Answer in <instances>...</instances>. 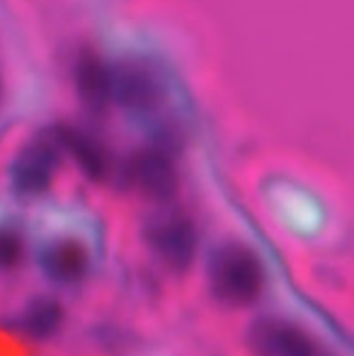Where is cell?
I'll use <instances>...</instances> for the list:
<instances>
[{
    "instance_id": "obj_1",
    "label": "cell",
    "mask_w": 354,
    "mask_h": 356,
    "mask_svg": "<svg viewBox=\"0 0 354 356\" xmlns=\"http://www.w3.org/2000/svg\"><path fill=\"white\" fill-rule=\"evenodd\" d=\"M99 238L81 223H58L47 228L34 243V262L49 284L78 289L99 269Z\"/></svg>"
},
{
    "instance_id": "obj_2",
    "label": "cell",
    "mask_w": 354,
    "mask_h": 356,
    "mask_svg": "<svg viewBox=\"0 0 354 356\" xmlns=\"http://www.w3.org/2000/svg\"><path fill=\"white\" fill-rule=\"evenodd\" d=\"M207 282L211 296L228 308H250L265 296L267 272L255 250L223 240L209 252Z\"/></svg>"
},
{
    "instance_id": "obj_3",
    "label": "cell",
    "mask_w": 354,
    "mask_h": 356,
    "mask_svg": "<svg viewBox=\"0 0 354 356\" xmlns=\"http://www.w3.org/2000/svg\"><path fill=\"white\" fill-rule=\"evenodd\" d=\"M143 238L158 262L170 272L182 274L194 264L199 250V233L189 216L177 211L153 216L143 228Z\"/></svg>"
},
{
    "instance_id": "obj_4",
    "label": "cell",
    "mask_w": 354,
    "mask_h": 356,
    "mask_svg": "<svg viewBox=\"0 0 354 356\" xmlns=\"http://www.w3.org/2000/svg\"><path fill=\"white\" fill-rule=\"evenodd\" d=\"M250 347L255 356H323L316 339L293 320L262 315L250 325Z\"/></svg>"
},
{
    "instance_id": "obj_5",
    "label": "cell",
    "mask_w": 354,
    "mask_h": 356,
    "mask_svg": "<svg viewBox=\"0 0 354 356\" xmlns=\"http://www.w3.org/2000/svg\"><path fill=\"white\" fill-rule=\"evenodd\" d=\"M58 155L49 141H37L19 153L13 165V189L17 197L34 199L51 187Z\"/></svg>"
},
{
    "instance_id": "obj_6",
    "label": "cell",
    "mask_w": 354,
    "mask_h": 356,
    "mask_svg": "<svg viewBox=\"0 0 354 356\" xmlns=\"http://www.w3.org/2000/svg\"><path fill=\"white\" fill-rule=\"evenodd\" d=\"M129 177L146 197L168 202L177 192V170L166 150H143L129 165Z\"/></svg>"
},
{
    "instance_id": "obj_7",
    "label": "cell",
    "mask_w": 354,
    "mask_h": 356,
    "mask_svg": "<svg viewBox=\"0 0 354 356\" xmlns=\"http://www.w3.org/2000/svg\"><path fill=\"white\" fill-rule=\"evenodd\" d=\"M63 325V308L54 298H34L19 313V330L27 337L51 339Z\"/></svg>"
},
{
    "instance_id": "obj_8",
    "label": "cell",
    "mask_w": 354,
    "mask_h": 356,
    "mask_svg": "<svg viewBox=\"0 0 354 356\" xmlns=\"http://www.w3.org/2000/svg\"><path fill=\"white\" fill-rule=\"evenodd\" d=\"M27 240L17 223H0V272H15L24 262Z\"/></svg>"
},
{
    "instance_id": "obj_9",
    "label": "cell",
    "mask_w": 354,
    "mask_h": 356,
    "mask_svg": "<svg viewBox=\"0 0 354 356\" xmlns=\"http://www.w3.org/2000/svg\"><path fill=\"white\" fill-rule=\"evenodd\" d=\"M0 356H34V349L19 327L0 325Z\"/></svg>"
},
{
    "instance_id": "obj_10",
    "label": "cell",
    "mask_w": 354,
    "mask_h": 356,
    "mask_svg": "<svg viewBox=\"0 0 354 356\" xmlns=\"http://www.w3.org/2000/svg\"><path fill=\"white\" fill-rule=\"evenodd\" d=\"M0 90H3V85H0Z\"/></svg>"
}]
</instances>
